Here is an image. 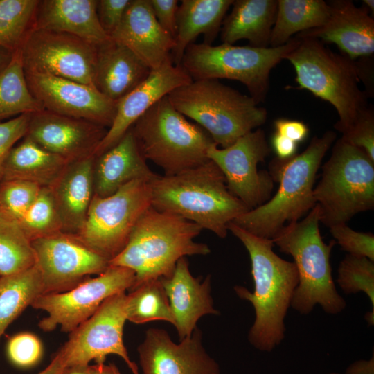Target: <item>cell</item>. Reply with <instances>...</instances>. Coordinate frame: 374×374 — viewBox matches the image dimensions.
Returning <instances> with one entry per match:
<instances>
[{"label": "cell", "instance_id": "cell-1", "mask_svg": "<svg viewBox=\"0 0 374 374\" xmlns=\"http://www.w3.org/2000/svg\"><path fill=\"white\" fill-rule=\"evenodd\" d=\"M228 230L241 241L251 260L253 292L243 286L234 287L238 297L249 301L254 308L249 341L256 349L271 352L285 337V318L299 283L296 265L274 251L271 239L258 237L232 222Z\"/></svg>", "mask_w": 374, "mask_h": 374}, {"label": "cell", "instance_id": "cell-2", "mask_svg": "<svg viewBox=\"0 0 374 374\" xmlns=\"http://www.w3.org/2000/svg\"><path fill=\"white\" fill-rule=\"evenodd\" d=\"M151 206L178 215L224 238L228 225L250 210L229 190L217 165L204 164L150 182Z\"/></svg>", "mask_w": 374, "mask_h": 374}, {"label": "cell", "instance_id": "cell-3", "mask_svg": "<svg viewBox=\"0 0 374 374\" xmlns=\"http://www.w3.org/2000/svg\"><path fill=\"white\" fill-rule=\"evenodd\" d=\"M334 131L314 136L306 149L293 157L274 158L269 174L279 186L263 204L249 210L232 222L260 238L272 239L287 224L297 222L316 205L313 190L323 158L336 139Z\"/></svg>", "mask_w": 374, "mask_h": 374}, {"label": "cell", "instance_id": "cell-4", "mask_svg": "<svg viewBox=\"0 0 374 374\" xmlns=\"http://www.w3.org/2000/svg\"><path fill=\"white\" fill-rule=\"evenodd\" d=\"M202 230L193 222L151 206L138 221L124 249L109 264L134 272L135 283L130 290L148 280L169 278L181 258L211 253L207 244L195 241Z\"/></svg>", "mask_w": 374, "mask_h": 374}, {"label": "cell", "instance_id": "cell-5", "mask_svg": "<svg viewBox=\"0 0 374 374\" xmlns=\"http://www.w3.org/2000/svg\"><path fill=\"white\" fill-rule=\"evenodd\" d=\"M319 223V208L316 204L303 220L287 224L271 239L281 252L293 258L299 283L291 307L303 315L317 305L330 314L342 312L346 305L332 276L330 258L336 242H324Z\"/></svg>", "mask_w": 374, "mask_h": 374}, {"label": "cell", "instance_id": "cell-6", "mask_svg": "<svg viewBox=\"0 0 374 374\" xmlns=\"http://www.w3.org/2000/svg\"><path fill=\"white\" fill-rule=\"evenodd\" d=\"M296 37L299 42L285 60L294 67L299 89L308 90L335 107L339 120L334 127L343 134L368 107L367 93L359 87L357 62L333 52L316 38Z\"/></svg>", "mask_w": 374, "mask_h": 374}, {"label": "cell", "instance_id": "cell-7", "mask_svg": "<svg viewBox=\"0 0 374 374\" xmlns=\"http://www.w3.org/2000/svg\"><path fill=\"white\" fill-rule=\"evenodd\" d=\"M173 107L202 127L222 148L262 125L267 111L217 79L193 80L168 93Z\"/></svg>", "mask_w": 374, "mask_h": 374}, {"label": "cell", "instance_id": "cell-8", "mask_svg": "<svg viewBox=\"0 0 374 374\" xmlns=\"http://www.w3.org/2000/svg\"><path fill=\"white\" fill-rule=\"evenodd\" d=\"M131 130L145 160L174 175L209 161L208 149L215 142L202 127L188 121L168 95L157 101Z\"/></svg>", "mask_w": 374, "mask_h": 374}, {"label": "cell", "instance_id": "cell-9", "mask_svg": "<svg viewBox=\"0 0 374 374\" xmlns=\"http://www.w3.org/2000/svg\"><path fill=\"white\" fill-rule=\"evenodd\" d=\"M320 222L330 228L346 224L356 214L374 208V161L341 137L322 166L313 190Z\"/></svg>", "mask_w": 374, "mask_h": 374}, {"label": "cell", "instance_id": "cell-10", "mask_svg": "<svg viewBox=\"0 0 374 374\" xmlns=\"http://www.w3.org/2000/svg\"><path fill=\"white\" fill-rule=\"evenodd\" d=\"M299 42V39L295 36L287 44L278 47L193 43L186 49L180 66L193 80L229 79L238 81L247 87L250 96L259 104L267 97L272 69L285 60Z\"/></svg>", "mask_w": 374, "mask_h": 374}, {"label": "cell", "instance_id": "cell-11", "mask_svg": "<svg viewBox=\"0 0 374 374\" xmlns=\"http://www.w3.org/2000/svg\"><path fill=\"white\" fill-rule=\"evenodd\" d=\"M150 182L136 179L107 197L94 195L84 226L75 236L110 261L124 249L138 221L151 206Z\"/></svg>", "mask_w": 374, "mask_h": 374}, {"label": "cell", "instance_id": "cell-12", "mask_svg": "<svg viewBox=\"0 0 374 374\" xmlns=\"http://www.w3.org/2000/svg\"><path fill=\"white\" fill-rule=\"evenodd\" d=\"M136 280L134 272L126 267L109 265L102 274L88 278L63 292L39 296L31 305L47 313L39 327L45 332L61 327L71 332L89 318L109 297L130 290Z\"/></svg>", "mask_w": 374, "mask_h": 374}, {"label": "cell", "instance_id": "cell-13", "mask_svg": "<svg viewBox=\"0 0 374 374\" xmlns=\"http://www.w3.org/2000/svg\"><path fill=\"white\" fill-rule=\"evenodd\" d=\"M125 292L107 299L89 318L69 333L58 350L66 367L88 366L91 361L104 364L109 355L119 356L132 374H139L124 345L123 327L127 320Z\"/></svg>", "mask_w": 374, "mask_h": 374}, {"label": "cell", "instance_id": "cell-14", "mask_svg": "<svg viewBox=\"0 0 374 374\" xmlns=\"http://www.w3.org/2000/svg\"><path fill=\"white\" fill-rule=\"evenodd\" d=\"M97 46L70 34L31 28L19 49L25 72L47 73L95 87Z\"/></svg>", "mask_w": 374, "mask_h": 374}, {"label": "cell", "instance_id": "cell-15", "mask_svg": "<svg viewBox=\"0 0 374 374\" xmlns=\"http://www.w3.org/2000/svg\"><path fill=\"white\" fill-rule=\"evenodd\" d=\"M270 151L265 132L258 128L227 148H219L213 143L207 157L222 172L230 192L252 209L271 198L274 180L269 172L258 169Z\"/></svg>", "mask_w": 374, "mask_h": 374}, {"label": "cell", "instance_id": "cell-16", "mask_svg": "<svg viewBox=\"0 0 374 374\" xmlns=\"http://www.w3.org/2000/svg\"><path fill=\"white\" fill-rule=\"evenodd\" d=\"M44 294L66 292L109 266V260L75 235L59 232L31 241Z\"/></svg>", "mask_w": 374, "mask_h": 374}, {"label": "cell", "instance_id": "cell-17", "mask_svg": "<svg viewBox=\"0 0 374 374\" xmlns=\"http://www.w3.org/2000/svg\"><path fill=\"white\" fill-rule=\"evenodd\" d=\"M25 76L30 92L44 109L107 129L112 125L116 102L96 87L47 73L25 72Z\"/></svg>", "mask_w": 374, "mask_h": 374}, {"label": "cell", "instance_id": "cell-18", "mask_svg": "<svg viewBox=\"0 0 374 374\" xmlns=\"http://www.w3.org/2000/svg\"><path fill=\"white\" fill-rule=\"evenodd\" d=\"M137 350L143 374H220L218 364L202 346L197 328L179 344L166 330L150 328Z\"/></svg>", "mask_w": 374, "mask_h": 374}, {"label": "cell", "instance_id": "cell-19", "mask_svg": "<svg viewBox=\"0 0 374 374\" xmlns=\"http://www.w3.org/2000/svg\"><path fill=\"white\" fill-rule=\"evenodd\" d=\"M107 131L92 122L43 109L30 114L25 136L71 162L94 155Z\"/></svg>", "mask_w": 374, "mask_h": 374}, {"label": "cell", "instance_id": "cell-20", "mask_svg": "<svg viewBox=\"0 0 374 374\" xmlns=\"http://www.w3.org/2000/svg\"><path fill=\"white\" fill-rule=\"evenodd\" d=\"M192 81L181 66L172 63L170 57L159 67L151 70L144 81L116 102L113 123L96 148L94 155H98L114 146L157 101L175 89Z\"/></svg>", "mask_w": 374, "mask_h": 374}, {"label": "cell", "instance_id": "cell-21", "mask_svg": "<svg viewBox=\"0 0 374 374\" xmlns=\"http://www.w3.org/2000/svg\"><path fill=\"white\" fill-rule=\"evenodd\" d=\"M328 2L330 11L325 24L296 36L335 44L344 55L353 60L373 55L374 19L369 10L365 6L357 7L351 0Z\"/></svg>", "mask_w": 374, "mask_h": 374}, {"label": "cell", "instance_id": "cell-22", "mask_svg": "<svg viewBox=\"0 0 374 374\" xmlns=\"http://www.w3.org/2000/svg\"><path fill=\"white\" fill-rule=\"evenodd\" d=\"M109 37L131 50L151 70L170 57L175 46L174 38L157 21L149 0H130Z\"/></svg>", "mask_w": 374, "mask_h": 374}, {"label": "cell", "instance_id": "cell-23", "mask_svg": "<svg viewBox=\"0 0 374 374\" xmlns=\"http://www.w3.org/2000/svg\"><path fill=\"white\" fill-rule=\"evenodd\" d=\"M180 340L191 336L198 320L206 314H219L211 294V276L201 282L190 274L186 257L179 259L169 278H160Z\"/></svg>", "mask_w": 374, "mask_h": 374}, {"label": "cell", "instance_id": "cell-24", "mask_svg": "<svg viewBox=\"0 0 374 374\" xmlns=\"http://www.w3.org/2000/svg\"><path fill=\"white\" fill-rule=\"evenodd\" d=\"M95 155L69 162L50 188L62 225V232L76 235L85 223L94 195Z\"/></svg>", "mask_w": 374, "mask_h": 374}, {"label": "cell", "instance_id": "cell-25", "mask_svg": "<svg viewBox=\"0 0 374 374\" xmlns=\"http://www.w3.org/2000/svg\"><path fill=\"white\" fill-rule=\"evenodd\" d=\"M157 176L148 166L131 128L112 148L95 156L94 195L105 197L136 179L151 181Z\"/></svg>", "mask_w": 374, "mask_h": 374}, {"label": "cell", "instance_id": "cell-26", "mask_svg": "<svg viewBox=\"0 0 374 374\" xmlns=\"http://www.w3.org/2000/svg\"><path fill=\"white\" fill-rule=\"evenodd\" d=\"M32 28L70 34L97 46L110 38L99 21L96 0H39Z\"/></svg>", "mask_w": 374, "mask_h": 374}, {"label": "cell", "instance_id": "cell-27", "mask_svg": "<svg viewBox=\"0 0 374 374\" xmlns=\"http://www.w3.org/2000/svg\"><path fill=\"white\" fill-rule=\"evenodd\" d=\"M150 71L131 50L111 38L97 46L94 86L113 101L130 93Z\"/></svg>", "mask_w": 374, "mask_h": 374}, {"label": "cell", "instance_id": "cell-28", "mask_svg": "<svg viewBox=\"0 0 374 374\" xmlns=\"http://www.w3.org/2000/svg\"><path fill=\"white\" fill-rule=\"evenodd\" d=\"M233 0H182L177 13V33L170 57L180 66L187 47L200 35L202 43L212 45L220 32L226 13Z\"/></svg>", "mask_w": 374, "mask_h": 374}, {"label": "cell", "instance_id": "cell-29", "mask_svg": "<svg viewBox=\"0 0 374 374\" xmlns=\"http://www.w3.org/2000/svg\"><path fill=\"white\" fill-rule=\"evenodd\" d=\"M277 7V0H233L232 10L221 27L222 42L233 44L247 39L249 46L269 47Z\"/></svg>", "mask_w": 374, "mask_h": 374}, {"label": "cell", "instance_id": "cell-30", "mask_svg": "<svg viewBox=\"0 0 374 374\" xmlns=\"http://www.w3.org/2000/svg\"><path fill=\"white\" fill-rule=\"evenodd\" d=\"M69 162L28 139L9 152L4 165L3 180L21 179L49 187Z\"/></svg>", "mask_w": 374, "mask_h": 374}, {"label": "cell", "instance_id": "cell-31", "mask_svg": "<svg viewBox=\"0 0 374 374\" xmlns=\"http://www.w3.org/2000/svg\"><path fill=\"white\" fill-rule=\"evenodd\" d=\"M277 1V12L269 47L283 46L294 34L322 26L330 15V5L323 0Z\"/></svg>", "mask_w": 374, "mask_h": 374}, {"label": "cell", "instance_id": "cell-32", "mask_svg": "<svg viewBox=\"0 0 374 374\" xmlns=\"http://www.w3.org/2000/svg\"><path fill=\"white\" fill-rule=\"evenodd\" d=\"M44 294L43 279L37 264L0 276V339L10 324Z\"/></svg>", "mask_w": 374, "mask_h": 374}, {"label": "cell", "instance_id": "cell-33", "mask_svg": "<svg viewBox=\"0 0 374 374\" xmlns=\"http://www.w3.org/2000/svg\"><path fill=\"white\" fill-rule=\"evenodd\" d=\"M43 109L30 91L18 49L13 53L8 66L0 72V120Z\"/></svg>", "mask_w": 374, "mask_h": 374}, {"label": "cell", "instance_id": "cell-34", "mask_svg": "<svg viewBox=\"0 0 374 374\" xmlns=\"http://www.w3.org/2000/svg\"><path fill=\"white\" fill-rule=\"evenodd\" d=\"M127 320L134 323L164 321L175 324L161 279L146 281L130 290L126 296Z\"/></svg>", "mask_w": 374, "mask_h": 374}, {"label": "cell", "instance_id": "cell-35", "mask_svg": "<svg viewBox=\"0 0 374 374\" xmlns=\"http://www.w3.org/2000/svg\"><path fill=\"white\" fill-rule=\"evenodd\" d=\"M36 262L31 241L18 221L0 212V276L24 271Z\"/></svg>", "mask_w": 374, "mask_h": 374}, {"label": "cell", "instance_id": "cell-36", "mask_svg": "<svg viewBox=\"0 0 374 374\" xmlns=\"http://www.w3.org/2000/svg\"><path fill=\"white\" fill-rule=\"evenodd\" d=\"M39 0H0V46L15 52L32 28Z\"/></svg>", "mask_w": 374, "mask_h": 374}, {"label": "cell", "instance_id": "cell-37", "mask_svg": "<svg viewBox=\"0 0 374 374\" xmlns=\"http://www.w3.org/2000/svg\"><path fill=\"white\" fill-rule=\"evenodd\" d=\"M18 222L30 241L62 231L61 220L48 187L41 188L35 202Z\"/></svg>", "mask_w": 374, "mask_h": 374}, {"label": "cell", "instance_id": "cell-38", "mask_svg": "<svg viewBox=\"0 0 374 374\" xmlns=\"http://www.w3.org/2000/svg\"><path fill=\"white\" fill-rule=\"evenodd\" d=\"M373 262L365 257L346 255L339 265L337 282L346 294L360 292L366 294L374 311Z\"/></svg>", "mask_w": 374, "mask_h": 374}, {"label": "cell", "instance_id": "cell-39", "mask_svg": "<svg viewBox=\"0 0 374 374\" xmlns=\"http://www.w3.org/2000/svg\"><path fill=\"white\" fill-rule=\"evenodd\" d=\"M37 184L8 179L0 182V212L19 221L36 199L41 188Z\"/></svg>", "mask_w": 374, "mask_h": 374}, {"label": "cell", "instance_id": "cell-40", "mask_svg": "<svg viewBox=\"0 0 374 374\" xmlns=\"http://www.w3.org/2000/svg\"><path fill=\"white\" fill-rule=\"evenodd\" d=\"M6 353L13 365L19 368H29L41 359L43 347L39 339L35 335L21 332L9 339Z\"/></svg>", "mask_w": 374, "mask_h": 374}, {"label": "cell", "instance_id": "cell-41", "mask_svg": "<svg viewBox=\"0 0 374 374\" xmlns=\"http://www.w3.org/2000/svg\"><path fill=\"white\" fill-rule=\"evenodd\" d=\"M329 229L335 242L348 254L365 257L374 261L373 233L356 231L346 224L335 225Z\"/></svg>", "mask_w": 374, "mask_h": 374}, {"label": "cell", "instance_id": "cell-42", "mask_svg": "<svg viewBox=\"0 0 374 374\" xmlns=\"http://www.w3.org/2000/svg\"><path fill=\"white\" fill-rule=\"evenodd\" d=\"M341 138L364 151L374 161V110L373 107L363 109Z\"/></svg>", "mask_w": 374, "mask_h": 374}, {"label": "cell", "instance_id": "cell-43", "mask_svg": "<svg viewBox=\"0 0 374 374\" xmlns=\"http://www.w3.org/2000/svg\"><path fill=\"white\" fill-rule=\"evenodd\" d=\"M30 114H23L0 122V182L3 180V165L9 152L26 134Z\"/></svg>", "mask_w": 374, "mask_h": 374}, {"label": "cell", "instance_id": "cell-44", "mask_svg": "<svg viewBox=\"0 0 374 374\" xmlns=\"http://www.w3.org/2000/svg\"><path fill=\"white\" fill-rule=\"evenodd\" d=\"M130 0H98L97 14L101 26L109 36L121 23Z\"/></svg>", "mask_w": 374, "mask_h": 374}, {"label": "cell", "instance_id": "cell-45", "mask_svg": "<svg viewBox=\"0 0 374 374\" xmlns=\"http://www.w3.org/2000/svg\"><path fill=\"white\" fill-rule=\"evenodd\" d=\"M154 17L161 28L175 38L177 33V0H149Z\"/></svg>", "mask_w": 374, "mask_h": 374}, {"label": "cell", "instance_id": "cell-46", "mask_svg": "<svg viewBox=\"0 0 374 374\" xmlns=\"http://www.w3.org/2000/svg\"><path fill=\"white\" fill-rule=\"evenodd\" d=\"M275 132L296 142L304 141L309 134L308 125L301 121L285 118L274 121Z\"/></svg>", "mask_w": 374, "mask_h": 374}, {"label": "cell", "instance_id": "cell-47", "mask_svg": "<svg viewBox=\"0 0 374 374\" xmlns=\"http://www.w3.org/2000/svg\"><path fill=\"white\" fill-rule=\"evenodd\" d=\"M273 150L279 159H288L296 154L298 143L274 132L271 139Z\"/></svg>", "mask_w": 374, "mask_h": 374}, {"label": "cell", "instance_id": "cell-48", "mask_svg": "<svg viewBox=\"0 0 374 374\" xmlns=\"http://www.w3.org/2000/svg\"><path fill=\"white\" fill-rule=\"evenodd\" d=\"M345 374H374V355L368 360H357L346 368Z\"/></svg>", "mask_w": 374, "mask_h": 374}, {"label": "cell", "instance_id": "cell-49", "mask_svg": "<svg viewBox=\"0 0 374 374\" xmlns=\"http://www.w3.org/2000/svg\"><path fill=\"white\" fill-rule=\"evenodd\" d=\"M66 368L62 355L57 351L53 356L50 364L38 374H62Z\"/></svg>", "mask_w": 374, "mask_h": 374}, {"label": "cell", "instance_id": "cell-50", "mask_svg": "<svg viewBox=\"0 0 374 374\" xmlns=\"http://www.w3.org/2000/svg\"><path fill=\"white\" fill-rule=\"evenodd\" d=\"M118 371L114 364H96L89 365V374H118Z\"/></svg>", "mask_w": 374, "mask_h": 374}, {"label": "cell", "instance_id": "cell-51", "mask_svg": "<svg viewBox=\"0 0 374 374\" xmlns=\"http://www.w3.org/2000/svg\"><path fill=\"white\" fill-rule=\"evenodd\" d=\"M13 53L0 46V72L3 71L10 63Z\"/></svg>", "mask_w": 374, "mask_h": 374}, {"label": "cell", "instance_id": "cell-52", "mask_svg": "<svg viewBox=\"0 0 374 374\" xmlns=\"http://www.w3.org/2000/svg\"><path fill=\"white\" fill-rule=\"evenodd\" d=\"M89 365L66 367L62 374H89Z\"/></svg>", "mask_w": 374, "mask_h": 374}, {"label": "cell", "instance_id": "cell-53", "mask_svg": "<svg viewBox=\"0 0 374 374\" xmlns=\"http://www.w3.org/2000/svg\"><path fill=\"white\" fill-rule=\"evenodd\" d=\"M366 321L369 326H373L374 324V311L367 312L364 316Z\"/></svg>", "mask_w": 374, "mask_h": 374}, {"label": "cell", "instance_id": "cell-54", "mask_svg": "<svg viewBox=\"0 0 374 374\" xmlns=\"http://www.w3.org/2000/svg\"><path fill=\"white\" fill-rule=\"evenodd\" d=\"M363 3L365 5V7L369 10L372 11V13H374V1L373 0H364Z\"/></svg>", "mask_w": 374, "mask_h": 374}, {"label": "cell", "instance_id": "cell-55", "mask_svg": "<svg viewBox=\"0 0 374 374\" xmlns=\"http://www.w3.org/2000/svg\"><path fill=\"white\" fill-rule=\"evenodd\" d=\"M328 374H340V373H328Z\"/></svg>", "mask_w": 374, "mask_h": 374}, {"label": "cell", "instance_id": "cell-56", "mask_svg": "<svg viewBox=\"0 0 374 374\" xmlns=\"http://www.w3.org/2000/svg\"><path fill=\"white\" fill-rule=\"evenodd\" d=\"M118 374H121V373H120V371H118Z\"/></svg>", "mask_w": 374, "mask_h": 374}]
</instances>
